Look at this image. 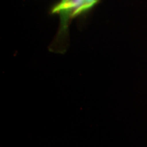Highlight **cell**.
<instances>
[{"mask_svg": "<svg viewBox=\"0 0 147 147\" xmlns=\"http://www.w3.org/2000/svg\"><path fill=\"white\" fill-rule=\"evenodd\" d=\"M84 0H68L64 3H59L56 7H55L52 12L56 13V12H65L68 13V11H70L72 9L79 8L82 4Z\"/></svg>", "mask_w": 147, "mask_h": 147, "instance_id": "1", "label": "cell"}, {"mask_svg": "<svg viewBox=\"0 0 147 147\" xmlns=\"http://www.w3.org/2000/svg\"><path fill=\"white\" fill-rule=\"evenodd\" d=\"M97 1L98 0H84L82 4L79 8L74 10V11L72 12L71 16H76L81 13V12H84V11L89 10V8H91L93 5L97 2Z\"/></svg>", "mask_w": 147, "mask_h": 147, "instance_id": "2", "label": "cell"}]
</instances>
